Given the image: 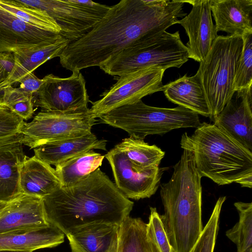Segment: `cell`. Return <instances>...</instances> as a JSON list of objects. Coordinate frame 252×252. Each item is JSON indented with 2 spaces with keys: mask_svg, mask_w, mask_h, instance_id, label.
<instances>
[{
  "mask_svg": "<svg viewBox=\"0 0 252 252\" xmlns=\"http://www.w3.org/2000/svg\"><path fill=\"white\" fill-rule=\"evenodd\" d=\"M115 147L123 152L134 167L141 171L158 167L165 155V152L156 145H150L144 140L131 136L124 139Z\"/></svg>",
  "mask_w": 252,
  "mask_h": 252,
  "instance_id": "obj_27",
  "label": "cell"
},
{
  "mask_svg": "<svg viewBox=\"0 0 252 252\" xmlns=\"http://www.w3.org/2000/svg\"><path fill=\"white\" fill-rule=\"evenodd\" d=\"M24 121L9 109L0 108V140L16 135L21 132Z\"/></svg>",
  "mask_w": 252,
  "mask_h": 252,
  "instance_id": "obj_34",
  "label": "cell"
},
{
  "mask_svg": "<svg viewBox=\"0 0 252 252\" xmlns=\"http://www.w3.org/2000/svg\"><path fill=\"white\" fill-rule=\"evenodd\" d=\"M104 155L94 150L78 155L55 166L62 188L72 186L98 168Z\"/></svg>",
  "mask_w": 252,
  "mask_h": 252,
  "instance_id": "obj_25",
  "label": "cell"
},
{
  "mask_svg": "<svg viewBox=\"0 0 252 252\" xmlns=\"http://www.w3.org/2000/svg\"><path fill=\"white\" fill-rule=\"evenodd\" d=\"M113 173L115 185L128 199L150 198L160 185L165 168L141 171L137 170L125 154L114 147L104 155Z\"/></svg>",
  "mask_w": 252,
  "mask_h": 252,
  "instance_id": "obj_12",
  "label": "cell"
},
{
  "mask_svg": "<svg viewBox=\"0 0 252 252\" xmlns=\"http://www.w3.org/2000/svg\"><path fill=\"white\" fill-rule=\"evenodd\" d=\"M213 121L214 124L252 152V88L236 92Z\"/></svg>",
  "mask_w": 252,
  "mask_h": 252,
  "instance_id": "obj_14",
  "label": "cell"
},
{
  "mask_svg": "<svg viewBox=\"0 0 252 252\" xmlns=\"http://www.w3.org/2000/svg\"><path fill=\"white\" fill-rule=\"evenodd\" d=\"M0 6L32 27L60 34L59 25L43 10L22 4L19 0H0Z\"/></svg>",
  "mask_w": 252,
  "mask_h": 252,
  "instance_id": "obj_28",
  "label": "cell"
},
{
  "mask_svg": "<svg viewBox=\"0 0 252 252\" xmlns=\"http://www.w3.org/2000/svg\"><path fill=\"white\" fill-rule=\"evenodd\" d=\"M189 59L188 49L179 31H164L140 46L122 52L99 68L109 75L121 76L148 67L180 68Z\"/></svg>",
  "mask_w": 252,
  "mask_h": 252,
  "instance_id": "obj_7",
  "label": "cell"
},
{
  "mask_svg": "<svg viewBox=\"0 0 252 252\" xmlns=\"http://www.w3.org/2000/svg\"><path fill=\"white\" fill-rule=\"evenodd\" d=\"M14 64L12 53H0V93L8 87L7 80Z\"/></svg>",
  "mask_w": 252,
  "mask_h": 252,
  "instance_id": "obj_35",
  "label": "cell"
},
{
  "mask_svg": "<svg viewBox=\"0 0 252 252\" xmlns=\"http://www.w3.org/2000/svg\"><path fill=\"white\" fill-rule=\"evenodd\" d=\"M61 37L25 23L0 6V53L52 43Z\"/></svg>",
  "mask_w": 252,
  "mask_h": 252,
  "instance_id": "obj_15",
  "label": "cell"
},
{
  "mask_svg": "<svg viewBox=\"0 0 252 252\" xmlns=\"http://www.w3.org/2000/svg\"><path fill=\"white\" fill-rule=\"evenodd\" d=\"M20 133L0 140V202H9L21 193L19 180L27 156Z\"/></svg>",
  "mask_w": 252,
  "mask_h": 252,
  "instance_id": "obj_17",
  "label": "cell"
},
{
  "mask_svg": "<svg viewBox=\"0 0 252 252\" xmlns=\"http://www.w3.org/2000/svg\"><path fill=\"white\" fill-rule=\"evenodd\" d=\"M43 79V83L33 94L34 106L41 110L60 112L88 108L89 96L80 71H73L66 78L50 74Z\"/></svg>",
  "mask_w": 252,
  "mask_h": 252,
  "instance_id": "obj_11",
  "label": "cell"
},
{
  "mask_svg": "<svg viewBox=\"0 0 252 252\" xmlns=\"http://www.w3.org/2000/svg\"><path fill=\"white\" fill-rule=\"evenodd\" d=\"M243 45L242 36L219 35L214 40L197 72L210 107L213 122L235 92L234 81Z\"/></svg>",
  "mask_w": 252,
  "mask_h": 252,
  "instance_id": "obj_6",
  "label": "cell"
},
{
  "mask_svg": "<svg viewBox=\"0 0 252 252\" xmlns=\"http://www.w3.org/2000/svg\"><path fill=\"white\" fill-rule=\"evenodd\" d=\"M64 234L54 225L0 234V251H33L56 247L64 242Z\"/></svg>",
  "mask_w": 252,
  "mask_h": 252,
  "instance_id": "obj_23",
  "label": "cell"
},
{
  "mask_svg": "<svg viewBox=\"0 0 252 252\" xmlns=\"http://www.w3.org/2000/svg\"><path fill=\"white\" fill-rule=\"evenodd\" d=\"M179 0H122L79 39L69 43L59 57L72 72L100 67L122 52L140 46L185 17Z\"/></svg>",
  "mask_w": 252,
  "mask_h": 252,
  "instance_id": "obj_1",
  "label": "cell"
},
{
  "mask_svg": "<svg viewBox=\"0 0 252 252\" xmlns=\"http://www.w3.org/2000/svg\"><path fill=\"white\" fill-rule=\"evenodd\" d=\"M192 6L190 12L176 24L181 25L189 37L186 47L189 58L200 63L204 60L217 38L218 32L212 21L210 0H183Z\"/></svg>",
  "mask_w": 252,
  "mask_h": 252,
  "instance_id": "obj_13",
  "label": "cell"
},
{
  "mask_svg": "<svg viewBox=\"0 0 252 252\" xmlns=\"http://www.w3.org/2000/svg\"><path fill=\"white\" fill-rule=\"evenodd\" d=\"M107 141L98 139L91 132L84 136L46 143L33 149L34 156L41 161L57 166L69 159L91 150L106 151Z\"/></svg>",
  "mask_w": 252,
  "mask_h": 252,
  "instance_id": "obj_22",
  "label": "cell"
},
{
  "mask_svg": "<svg viewBox=\"0 0 252 252\" xmlns=\"http://www.w3.org/2000/svg\"><path fill=\"white\" fill-rule=\"evenodd\" d=\"M147 231L148 236L156 243L161 252H175L169 243L156 208L150 207Z\"/></svg>",
  "mask_w": 252,
  "mask_h": 252,
  "instance_id": "obj_33",
  "label": "cell"
},
{
  "mask_svg": "<svg viewBox=\"0 0 252 252\" xmlns=\"http://www.w3.org/2000/svg\"><path fill=\"white\" fill-rule=\"evenodd\" d=\"M42 79L37 78L33 73H29L20 79L17 82L20 83L19 87L20 90L26 93L34 94L43 83Z\"/></svg>",
  "mask_w": 252,
  "mask_h": 252,
  "instance_id": "obj_36",
  "label": "cell"
},
{
  "mask_svg": "<svg viewBox=\"0 0 252 252\" xmlns=\"http://www.w3.org/2000/svg\"><path fill=\"white\" fill-rule=\"evenodd\" d=\"M243 49L234 81L235 92L252 86V33L242 36Z\"/></svg>",
  "mask_w": 252,
  "mask_h": 252,
  "instance_id": "obj_31",
  "label": "cell"
},
{
  "mask_svg": "<svg viewBox=\"0 0 252 252\" xmlns=\"http://www.w3.org/2000/svg\"><path fill=\"white\" fill-rule=\"evenodd\" d=\"M69 43L61 36L55 42L37 47L22 49L12 53L14 64L8 77V86L17 83L19 79L33 71L47 61L60 57Z\"/></svg>",
  "mask_w": 252,
  "mask_h": 252,
  "instance_id": "obj_24",
  "label": "cell"
},
{
  "mask_svg": "<svg viewBox=\"0 0 252 252\" xmlns=\"http://www.w3.org/2000/svg\"><path fill=\"white\" fill-rule=\"evenodd\" d=\"M19 185L21 193L42 199L61 187L55 169L35 156L23 163Z\"/></svg>",
  "mask_w": 252,
  "mask_h": 252,
  "instance_id": "obj_20",
  "label": "cell"
},
{
  "mask_svg": "<svg viewBox=\"0 0 252 252\" xmlns=\"http://www.w3.org/2000/svg\"><path fill=\"white\" fill-rule=\"evenodd\" d=\"M8 203L0 202V213L2 211V210L5 207Z\"/></svg>",
  "mask_w": 252,
  "mask_h": 252,
  "instance_id": "obj_38",
  "label": "cell"
},
{
  "mask_svg": "<svg viewBox=\"0 0 252 252\" xmlns=\"http://www.w3.org/2000/svg\"><path fill=\"white\" fill-rule=\"evenodd\" d=\"M170 179L160 185L159 218L175 252H189L202 230L201 177L192 153L184 149Z\"/></svg>",
  "mask_w": 252,
  "mask_h": 252,
  "instance_id": "obj_3",
  "label": "cell"
},
{
  "mask_svg": "<svg viewBox=\"0 0 252 252\" xmlns=\"http://www.w3.org/2000/svg\"><path fill=\"white\" fill-rule=\"evenodd\" d=\"M165 69L148 67L120 76L116 83L92 102L90 111L96 119L114 109L132 104L148 95L162 91Z\"/></svg>",
  "mask_w": 252,
  "mask_h": 252,
  "instance_id": "obj_10",
  "label": "cell"
},
{
  "mask_svg": "<svg viewBox=\"0 0 252 252\" xmlns=\"http://www.w3.org/2000/svg\"><path fill=\"white\" fill-rule=\"evenodd\" d=\"M119 225L93 224L67 234L71 252H118Z\"/></svg>",
  "mask_w": 252,
  "mask_h": 252,
  "instance_id": "obj_19",
  "label": "cell"
},
{
  "mask_svg": "<svg viewBox=\"0 0 252 252\" xmlns=\"http://www.w3.org/2000/svg\"><path fill=\"white\" fill-rule=\"evenodd\" d=\"M1 108V107H0V108Z\"/></svg>",
  "mask_w": 252,
  "mask_h": 252,
  "instance_id": "obj_40",
  "label": "cell"
},
{
  "mask_svg": "<svg viewBox=\"0 0 252 252\" xmlns=\"http://www.w3.org/2000/svg\"><path fill=\"white\" fill-rule=\"evenodd\" d=\"M20 2L45 11L61 29L60 35L69 43L92 29L106 15L110 6L91 0H26Z\"/></svg>",
  "mask_w": 252,
  "mask_h": 252,
  "instance_id": "obj_9",
  "label": "cell"
},
{
  "mask_svg": "<svg viewBox=\"0 0 252 252\" xmlns=\"http://www.w3.org/2000/svg\"><path fill=\"white\" fill-rule=\"evenodd\" d=\"M0 252H31L30 251H0Z\"/></svg>",
  "mask_w": 252,
  "mask_h": 252,
  "instance_id": "obj_39",
  "label": "cell"
},
{
  "mask_svg": "<svg viewBox=\"0 0 252 252\" xmlns=\"http://www.w3.org/2000/svg\"><path fill=\"white\" fill-rule=\"evenodd\" d=\"M0 96V107L6 108L24 120L31 119L34 114L33 94L26 93L19 87L9 86Z\"/></svg>",
  "mask_w": 252,
  "mask_h": 252,
  "instance_id": "obj_30",
  "label": "cell"
},
{
  "mask_svg": "<svg viewBox=\"0 0 252 252\" xmlns=\"http://www.w3.org/2000/svg\"><path fill=\"white\" fill-rule=\"evenodd\" d=\"M97 120L90 108L65 112L41 110L21 129L23 144L34 149L40 145L81 137L92 132Z\"/></svg>",
  "mask_w": 252,
  "mask_h": 252,
  "instance_id": "obj_8",
  "label": "cell"
},
{
  "mask_svg": "<svg viewBox=\"0 0 252 252\" xmlns=\"http://www.w3.org/2000/svg\"><path fill=\"white\" fill-rule=\"evenodd\" d=\"M241 185L242 187L252 188V176L243 178L236 182Z\"/></svg>",
  "mask_w": 252,
  "mask_h": 252,
  "instance_id": "obj_37",
  "label": "cell"
},
{
  "mask_svg": "<svg viewBox=\"0 0 252 252\" xmlns=\"http://www.w3.org/2000/svg\"><path fill=\"white\" fill-rule=\"evenodd\" d=\"M238 221L226 232V236L237 246V252H252V203H234Z\"/></svg>",
  "mask_w": 252,
  "mask_h": 252,
  "instance_id": "obj_29",
  "label": "cell"
},
{
  "mask_svg": "<svg viewBox=\"0 0 252 252\" xmlns=\"http://www.w3.org/2000/svg\"><path fill=\"white\" fill-rule=\"evenodd\" d=\"M210 8L218 32L252 33V0H210Z\"/></svg>",
  "mask_w": 252,
  "mask_h": 252,
  "instance_id": "obj_18",
  "label": "cell"
},
{
  "mask_svg": "<svg viewBox=\"0 0 252 252\" xmlns=\"http://www.w3.org/2000/svg\"><path fill=\"white\" fill-rule=\"evenodd\" d=\"M180 145L192 153L201 178L218 185L252 176V152L214 124L203 122L192 134L183 133Z\"/></svg>",
  "mask_w": 252,
  "mask_h": 252,
  "instance_id": "obj_4",
  "label": "cell"
},
{
  "mask_svg": "<svg viewBox=\"0 0 252 252\" xmlns=\"http://www.w3.org/2000/svg\"><path fill=\"white\" fill-rule=\"evenodd\" d=\"M99 121L141 140L149 135H162L175 129L196 128L201 124L198 115L188 109L179 106L153 107L142 100L114 109L101 116Z\"/></svg>",
  "mask_w": 252,
  "mask_h": 252,
  "instance_id": "obj_5",
  "label": "cell"
},
{
  "mask_svg": "<svg viewBox=\"0 0 252 252\" xmlns=\"http://www.w3.org/2000/svg\"><path fill=\"white\" fill-rule=\"evenodd\" d=\"M118 252H161L147 234V223L139 218H126L119 225Z\"/></svg>",
  "mask_w": 252,
  "mask_h": 252,
  "instance_id": "obj_26",
  "label": "cell"
},
{
  "mask_svg": "<svg viewBox=\"0 0 252 252\" xmlns=\"http://www.w3.org/2000/svg\"><path fill=\"white\" fill-rule=\"evenodd\" d=\"M43 200L47 220L65 235L93 224L120 225L134 204L99 168Z\"/></svg>",
  "mask_w": 252,
  "mask_h": 252,
  "instance_id": "obj_2",
  "label": "cell"
},
{
  "mask_svg": "<svg viewBox=\"0 0 252 252\" xmlns=\"http://www.w3.org/2000/svg\"><path fill=\"white\" fill-rule=\"evenodd\" d=\"M225 200V196L217 200L210 219L189 252H214L221 209Z\"/></svg>",
  "mask_w": 252,
  "mask_h": 252,
  "instance_id": "obj_32",
  "label": "cell"
},
{
  "mask_svg": "<svg viewBox=\"0 0 252 252\" xmlns=\"http://www.w3.org/2000/svg\"><path fill=\"white\" fill-rule=\"evenodd\" d=\"M43 200L20 194L0 213V234L49 226Z\"/></svg>",
  "mask_w": 252,
  "mask_h": 252,
  "instance_id": "obj_16",
  "label": "cell"
},
{
  "mask_svg": "<svg viewBox=\"0 0 252 252\" xmlns=\"http://www.w3.org/2000/svg\"><path fill=\"white\" fill-rule=\"evenodd\" d=\"M162 91L171 102L210 118V109L198 72L190 77L186 74L163 85Z\"/></svg>",
  "mask_w": 252,
  "mask_h": 252,
  "instance_id": "obj_21",
  "label": "cell"
}]
</instances>
